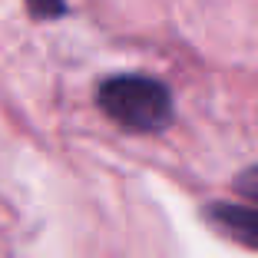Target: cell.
<instances>
[{
  "label": "cell",
  "instance_id": "1",
  "mask_svg": "<svg viewBox=\"0 0 258 258\" xmlns=\"http://www.w3.org/2000/svg\"><path fill=\"white\" fill-rule=\"evenodd\" d=\"M99 109L129 133H162L175 119L172 93L162 80L146 73H116L96 90Z\"/></svg>",
  "mask_w": 258,
  "mask_h": 258
},
{
  "label": "cell",
  "instance_id": "2",
  "mask_svg": "<svg viewBox=\"0 0 258 258\" xmlns=\"http://www.w3.org/2000/svg\"><path fill=\"white\" fill-rule=\"evenodd\" d=\"M215 228H222L232 242L258 251V209L251 205H235V202H212L205 209Z\"/></svg>",
  "mask_w": 258,
  "mask_h": 258
},
{
  "label": "cell",
  "instance_id": "4",
  "mask_svg": "<svg viewBox=\"0 0 258 258\" xmlns=\"http://www.w3.org/2000/svg\"><path fill=\"white\" fill-rule=\"evenodd\" d=\"M235 189L242 192L245 199H251V202H258V166L245 169V172L238 175V179H235Z\"/></svg>",
  "mask_w": 258,
  "mask_h": 258
},
{
  "label": "cell",
  "instance_id": "3",
  "mask_svg": "<svg viewBox=\"0 0 258 258\" xmlns=\"http://www.w3.org/2000/svg\"><path fill=\"white\" fill-rule=\"evenodd\" d=\"M27 10L33 20H56L67 14V0H27Z\"/></svg>",
  "mask_w": 258,
  "mask_h": 258
}]
</instances>
